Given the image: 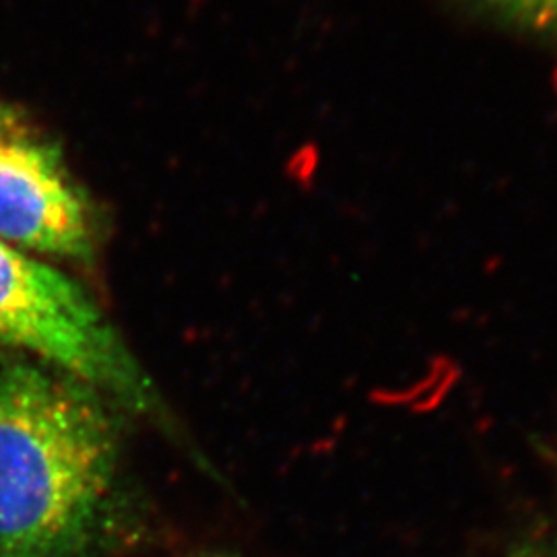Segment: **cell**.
<instances>
[{
	"mask_svg": "<svg viewBox=\"0 0 557 557\" xmlns=\"http://www.w3.org/2000/svg\"><path fill=\"white\" fill-rule=\"evenodd\" d=\"M110 400L40 359L0 363V557L96 554L119 496Z\"/></svg>",
	"mask_w": 557,
	"mask_h": 557,
	"instance_id": "obj_1",
	"label": "cell"
},
{
	"mask_svg": "<svg viewBox=\"0 0 557 557\" xmlns=\"http://www.w3.org/2000/svg\"><path fill=\"white\" fill-rule=\"evenodd\" d=\"M0 349L40 359L174 428L139 359L77 281L0 239Z\"/></svg>",
	"mask_w": 557,
	"mask_h": 557,
	"instance_id": "obj_2",
	"label": "cell"
},
{
	"mask_svg": "<svg viewBox=\"0 0 557 557\" xmlns=\"http://www.w3.org/2000/svg\"><path fill=\"white\" fill-rule=\"evenodd\" d=\"M0 239L57 259L96 252L94 211L54 143L23 119L0 135Z\"/></svg>",
	"mask_w": 557,
	"mask_h": 557,
	"instance_id": "obj_3",
	"label": "cell"
},
{
	"mask_svg": "<svg viewBox=\"0 0 557 557\" xmlns=\"http://www.w3.org/2000/svg\"><path fill=\"white\" fill-rule=\"evenodd\" d=\"M496 11L499 17L512 21L539 34L557 36V0H478Z\"/></svg>",
	"mask_w": 557,
	"mask_h": 557,
	"instance_id": "obj_4",
	"label": "cell"
},
{
	"mask_svg": "<svg viewBox=\"0 0 557 557\" xmlns=\"http://www.w3.org/2000/svg\"><path fill=\"white\" fill-rule=\"evenodd\" d=\"M515 557H557V535L527 543L518 549Z\"/></svg>",
	"mask_w": 557,
	"mask_h": 557,
	"instance_id": "obj_5",
	"label": "cell"
},
{
	"mask_svg": "<svg viewBox=\"0 0 557 557\" xmlns=\"http://www.w3.org/2000/svg\"><path fill=\"white\" fill-rule=\"evenodd\" d=\"M20 120V112H15L13 108H9V106L0 103V135H2L4 131H9L11 126H15Z\"/></svg>",
	"mask_w": 557,
	"mask_h": 557,
	"instance_id": "obj_6",
	"label": "cell"
},
{
	"mask_svg": "<svg viewBox=\"0 0 557 557\" xmlns=\"http://www.w3.org/2000/svg\"><path fill=\"white\" fill-rule=\"evenodd\" d=\"M209 557H225V556H209Z\"/></svg>",
	"mask_w": 557,
	"mask_h": 557,
	"instance_id": "obj_7",
	"label": "cell"
}]
</instances>
